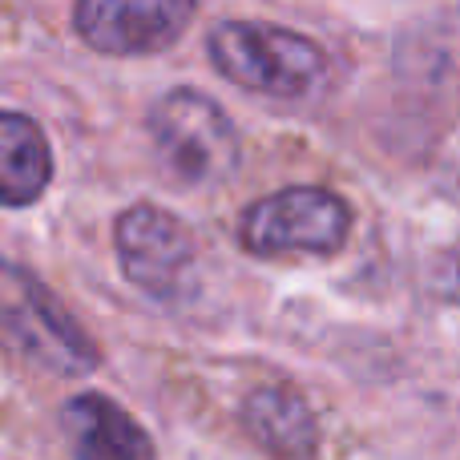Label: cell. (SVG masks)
Wrapping results in <instances>:
<instances>
[{"label": "cell", "mask_w": 460, "mask_h": 460, "mask_svg": "<svg viewBox=\"0 0 460 460\" xmlns=\"http://www.w3.org/2000/svg\"><path fill=\"white\" fill-rule=\"evenodd\" d=\"M207 53L230 85L279 102H311L332 81V61L311 37L262 21H223L210 29Z\"/></svg>", "instance_id": "6da1fadb"}, {"label": "cell", "mask_w": 460, "mask_h": 460, "mask_svg": "<svg viewBox=\"0 0 460 460\" xmlns=\"http://www.w3.org/2000/svg\"><path fill=\"white\" fill-rule=\"evenodd\" d=\"M0 340L24 364L49 376H89L102 364V348L73 319V311L32 270L0 259Z\"/></svg>", "instance_id": "7a4b0ae2"}, {"label": "cell", "mask_w": 460, "mask_h": 460, "mask_svg": "<svg viewBox=\"0 0 460 460\" xmlns=\"http://www.w3.org/2000/svg\"><path fill=\"white\" fill-rule=\"evenodd\" d=\"M150 142L162 166L190 186H210L234 174L238 129L215 97L199 89H170L150 110Z\"/></svg>", "instance_id": "3957f363"}, {"label": "cell", "mask_w": 460, "mask_h": 460, "mask_svg": "<svg viewBox=\"0 0 460 460\" xmlns=\"http://www.w3.org/2000/svg\"><path fill=\"white\" fill-rule=\"evenodd\" d=\"M113 243L126 279L154 303L178 307L199 291V243L178 215L154 202H134L121 210Z\"/></svg>", "instance_id": "277c9868"}, {"label": "cell", "mask_w": 460, "mask_h": 460, "mask_svg": "<svg viewBox=\"0 0 460 460\" xmlns=\"http://www.w3.org/2000/svg\"><path fill=\"white\" fill-rule=\"evenodd\" d=\"M351 234V207L327 186H287V190L246 207L238 243L251 254L275 259L287 251L335 254Z\"/></svg>", "instance_id": "5b68a950"}, {"label": "cell", "mask_w": 460, "mask_h": 460, "mask_svg": "<svg viewBox=\"0 0 460 460\" xmlns=\"http://www.w3.org/2000/svg\"><path fill=\"white\" fill-rule=\"evenodd\" d=\"M199 16L190 0H81L73 8L81 40L105 57H146L170 49Z\"/></svg>", "instance_id": "8992f818"}, {"label": "cell", "mask_w": 460, "mask_h": 460, "mask_svg": "<svg viewBox=\"0 0 460 460\" xmlns=\"http://www.w3.org/2000/svg\"><path fill=\"white\" fill-rule=\"evenodd\" d=\"M61 432L73 460H158L150 432L121 404L97 392L69 396L61 408Z\"/></svg>", "instance_id": "52a82bcc"}, {"label": "cell", "mask_w": 460, "mask_h": 460, "mask_svg": "<svg viewBox=\"0 0 460 460\" xmlns=\"http://www.w3.org/2000/svg\"><path fill=\"white\" fill-rule=\"evenodd\" d=\"M243 432L275 460H311L319 448V420L307 396L291 384H259L238 404Z\"/></svg>", "instance_id": "ba28073f"}, {"label": "cell", "mask_w": 460, "mask_h": 460, "mask_svg": "<svg viewBox=\"0 0 460 460\" xmlns=\"http://www.w3.org/2000/svg\"><path fill=\"white\" fill-rule=\"evenodd\" d=\"M53 182V150L29 113H0V207H32Z\"/></svg>", "instance_id": "9c48e42d"}, {"label": "cell", "mask_w": 460, "mask_h": 460, "mask_svg": "<svg viewBox=\"0 0 460 460\" xmlns=\"http://www.w3.org/2000/svg\"><path fill=\"white\" fill-rule=\"evenodd\" d=\"M448 299L460 307V254L453 259V270H448Z\"/></svg>", "instance_id": "30bf717a"}]
</instances>
